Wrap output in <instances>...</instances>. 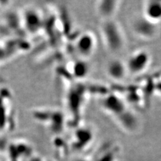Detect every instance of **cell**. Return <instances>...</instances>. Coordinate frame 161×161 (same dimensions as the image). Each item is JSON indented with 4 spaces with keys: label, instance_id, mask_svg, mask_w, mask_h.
<instances>
[{
    "label": "cell",
    "instance_id": "1",
    "mask_svg": "<svg viewBox=\"0 0 161 161\" xmlns=\"http://www.w3.org/2000/svg\"><path fill=\"white\" fill-rule=\"evenodd\" d=\"M150 64V55L146 50H140L134 52L125 63L128 72L138 75L144 72Z\"/></svg>",
    "mask_w": 161,
    "mask_h": 161
},
{
    "label": "cell",
    "instance_id": "2",
    "mask_svg": "<svg viewBox=\"0 0 161 161\" xmlns=\"http://www.w3.org/2000/svg\"><path fill=\"white\" fill-rule=\"evenodd\" d=\"M103 34L105 41L111 49L117 50L123 44L124 38L120 30L116 25L108 22L103 26Z\"/></svg>",
    "mask_w": 161,
    "mask_h": 161
},
{
    "label": "cell",
    "instance_id": "3",
    "mask_svg": "<svg viewBox=\"0 0 161 161\" xmlns=\"http://www.w3.org/2000/svg\"><path fill=\"white\" fill-rule=\"evenodd\" d=\"M144 18L155 25L161 23V1L147 2L144 8Z\"/></svg>",
    "mask_w": 161,
    "mask_h": 161
},
{
    "label": "cell",
    "instance_id": "4",
    "mask_svg": "<svg viewBox=\"0 0 161 161\" xmlns=\"http://www.w3.org/2000/svg\"><path fill=\"white\" fill-rule=\"evenodd\" d=\"M127 68L125 64L119 60H112L108 66V74L114 80L123 79L127 73Z\"/></svg>",
    "mask_w": 161,
    "mask_h": 161
},
{
    "label": "cell",
    "instance_id": "5",
    "mask_svg": "<svg viewBox=\"0 0 161 161\" xmlns=\"http://www.w3.org/2000/svg\"><path fill=\"white\" fill-rule=\"evenodd\" d=\"M154 26H157V25L151 23L144 18L136 24V32L142 36L144 35L145 30V36H151L154 33Z\"/></svg>",
    "mask_w": 161,
    "mask_h": 161
},
{
    "label": "cell",
    "instance_id": "6",
    "mask_svg": "<svg viewBox=\"0 0 161 161\" xmlns=\"http://www.w3.org/2000/svg\"><path fill=\"white\" fill-rule=\"evenodd\" d=\"M155 88H156V90L158 91V93L159 94L161 95V80L159 82H158L157 84H156V86H155Z\"/></svg>",
    "mask_w": 161,
    "mask_h": 161
}]
</instances>
